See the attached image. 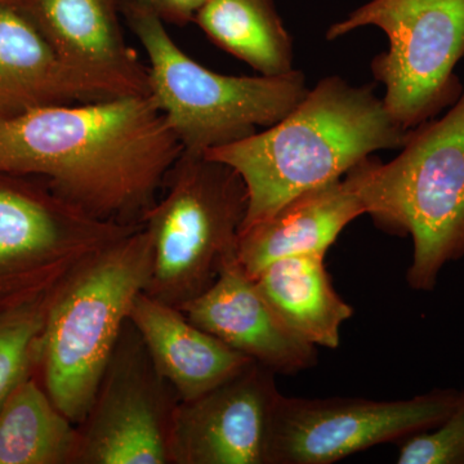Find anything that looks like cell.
Here are the masks:
<instances>
[{
    "label": "cell",
    "instance_id": "1",
    "mask_svg": "<svg viewBox=\"0 0 464 464\" xmlns=\"http://www.w3.org/2000/svg\"><path fill=\"white\" fill-rule=\"evenodd\" d=\"M183 148L150 94L0 115V172L39 174L88 215L141 226Z\"/></svg>",
    "mask_w": 464,
    "mask_h": 464
},
{
    "label": "cell",
    "instance_id": "2",
    "mask_svg": "<svg viewBox=\"0 0 464 464\" xmlns=\"http://www.w3.org/2000/svg\"><path fill=\"white\" fill-rule=\"evenodd\" d=\"M411 133L390 115L375 84L329 75L282 121L206 155L234 168L246 183V230L302 192L341 179L375 151L401 149Z\"/></svg>",
    "mask_w": 464,
    "mask_h": 464
},
{
    "label": "cell",
    "instance_id": "3",
    "mask_svg": "<svg viewBox=\"0 0 464 464\" xmlns=\"http://www.w3.org/2000/svg\"><path fill=\"white\" fill-rule=\"evenodd\" d=\"M344 179L378 227L411 237L406 280L432 292L444 266L464 257V87L444 115L411 130L393 160L372 155Z\"/></svg>",
    "mask_w": 464,
    "mask_h": 464
},
{
    "label": "cell",
    "instance_id": "4",
    "mask_svg": "<svg viewBox=\"0 0 464 464\" xmlns=\"http://www.w3.org/2000/svg\"><path fill=\"white\" fill-rule=\"evenodd\" d=\"M151 271L152 241L142 225L101 250L54 290L38 365L43 387L72 423L87 414Z\"/></svg>",
    "mask_w": 464,
    "mask_h": 464
},
{
    "label": "cell",
    "instance_id": "5",
    "mask_svg": "<svg viewBox=\"0 0 464 464\" xmlns=\"http://www.w3.org/2000/svg\"><path fill=\"white\" fill-rule=\"evenodd\" d=\"M127 25L149 58V94L185 151L206 154L282 121L306 96L304 72L234 76L185 53L166 25L136 0H121Z\"/></svg>",
    "mask_w": 464,
    "mask_h": 464
},
{
    "label": "cell",
    "instance_id": "6",
    "mask_svg": "<svg viewBox=\"0 0 464 464\" xmlns=\"http://www.w3.org/2000/svg\"><path fill=\"white\" fill-rule=\"evenodd\" d=\"M246 212L248 191L234 168L183 150L143 218L152 241L145 292L177 308L206 292L237 258Z\"/></svg>",
    "mask_w": 464,
    "mask_h": 464
},
{
    "label": "cell",
    "instance_id": "7",
    "mask_svg": "<svg viewBox=\"0 0 464 464\" xmlns=\"http://www.w3.org/2000/svg\"><path fill=\"white\" fill-rule=\"evenodd\" d=\"M365 26L389 38L371 70L396 123L413 130L457 102L464 87L456 74L464 57V0H371L325 36L335 41Z\"/></svg>",
    "mask_w": 464,
    "mask_h": 464
},
{
    "label": "cell",
    "instance_id": "8",
    "mask_svg": "<svg viewBox=\"0 0 464 464\" xmlns=\"http://www.w3.org/2000/svg\"><path fill=\"white\" fill-rule=\"evenodd\" d=\"M179 401L128 320L90 409L76 424L72 464H172L170 439Z\"/></svg>",
    "mask_w": 464,
    "mask_h": 464
},
{
    "label": "cell",
    "instance_id": "9",
    "mask_svg": "<svg viewBox=\"0 0 464 464\" xmlns=\"http://www.w3.org/2000/svg\"><path fill=\"white\" fill-rule=\"evenodd\" d=\"M463 391L411 399H304L283 393L275 409L268 464H332L384 442L430 431L462 404Z\"/></svg>",
    "mask_w": 464,
    "mask_h": 464
},
{
    "label": "cell",
    "instance_id": "10",
    "mask_svg": "<svg viewBox=\"0 0 464 464\" xmlns=\"http://www.w3.org/2000/svg\"><path fill=\"white\" fill-rule=\"evenodd\" d=\"M141 226L102 221L53 191L0 183V283L45 295Z\"/></svg>",
    "mask_w": 464,
    "mask_h": 464
},
{
    "label": "cell",
    "instance_id": "11",
    "mask_svg": "<svg viewBox=\"0 0 464 464\" xmlns=\"http://www.w3.org/2000/svg\"><path fill=\"white\" fill-rule=\"evenodd\" d=\"M273 371L250 362L174 414L172 464H268L280 392Z\"/></svg>",
    "mask_w": 464,
    "mask_h": 464
},
{
    "label": "cell",
    "instance_id": "12",
    "mask_svg": "<svg viewBox=\"0 0 464 464\" xmlns=\"http://www.w3.org/2000/svg\"><path fill=\"white\" fill-rule=\"evenodd\" d=\"M179 310L232 350L276 374H297L317 362L314 344L290 331L237 258L216 282Z\"/></svg>",
    "mask_w": 464,
    "mask_h": 464
},
{
    "label": "cell",
    "instance_id": "13",
    "mask_svg": "<svg viewBox=\"0 0 464 464\" xmlns=\"http://www.w3.org/2000/svg\"><path fill=\"white\" fill-rule=\"evenodd\" d=\"M143 94L63 60L16 3L0 7V115Z\"/></svg>",
    "mask_w": 464,
    "mask_h": 464
},
{
    "label": "cell",
    "instance_id": "14",
    "mask_svg": "<svg viewBox=\"0 0 464 464\" xmlns=\"http://www.w3.org/2000/svg\"><path fill=\"white\" fill-rule=\"evenodd\" d=\"M63 60L149 94L148 66L125 41L121 0H17Z\"/></svg>",
    "mask_w": 464,
    "mask_h": 464
},
{
    "label": "cell",
    "instance_id": "15",
    "mask_svg": "<svg viewBox=\"0 0 464 464\" xmlns=\"http://www.w3.org/2000/svg\"><path fill=\"white\" fill-rule=\"evenodd\" d=\"M365 207L344 176L302 192L265 221L241 231L237 259L256 279L268 265L295 256L328 252Z\"/></svg>",
    "mask_w": 464,
    "mask_h": 464
},
{
    "label": "cell",
    "instance_id": "16",
    "mask_svg": "<svg viewBox=\"0 0 464 464\" xmlns=\"http://www.w3.org/2000/svg\"><path fill=\"white\" fill-rule=\"evenodd\" d=\"M130 319L181 401L215 389L253 362L146 292L137 297Z\"/></svg>",
    "mask_w": 464,
    "mask_h": 464
},
{
    "label": "cell",
    "instance_id": "17",
    "mask_svg": "<svg viewBox=\"0 0 464 464\" xmlns=\"http://www.w3.org/2000/svg\"><path fill=\"white\" fill-rule=\"evenodd\" d=\"M324 258L304 255L279 259L255 282L290 331L315 347L334 350L353 308L335 292Z\"/></svg>",
    "mask_w": 464,
    "mask_h": 464
},
{
    "label": "cell",
    "instance_id": "18",
    "mask_svg": "<svg viewBox=\"0 0 464 464\" xmlns=\"http://www.w3.org/2000/svg\"><path fill=\"white\" fill-rule=\"evenodd\" d=\"M194 23L208 39L259 75L293 72V39L274 0H207Z\"/></svg>",
    "mask_w": 464,
    "mask_h": 464
},
{
    "label": "cell",
    "instance_id": "19",
    "mask_svg": "<svg viewBox=\"0 0 464 464\" xmlns=\"http://www.w3.org/2000/svg\"><path fill=\"white\" fill-rule=\"evenodd\" d=\"M78 430L27 378L0 408V464H72Z\"/></svg>",
    "mask_w": 464,
    "mask_h": 464
},
{
    "label": "cell",
    "instance_id": "20",
    "mask_svg": "<svg viewBox=\"0 0 464 464\" xmlns=\"http://www.w3.org/2000/svg\"><path fill=\"white\" fill-rule=\"evenodd\" d=\"M56 289L24 302L0 317V408L38 364L48 308Z\"/></svg>",
    "mask_w": 464,
    "mask_h": 464
},
{
    "label": "cell",
    "instance_id": "21",
    "mask_svg": "<svg viewBox=\"0 0 464 464\" xmlns=\"http://www.w3.org/2000/svg\"><path fill=\"white\" fill-rule=\"evenodd\" d=\"M396 463L464 464V400L436 429L402 440Z\"/></svg>",
    "mask_w": 464,
    "mask_h": 464
},
{
    "label": "cell",
    "instance_id": "22",
    "mask_svg": "<svg viewBox=\"0 0 464 464\" xmlns=\"http://www.w3.org/2000/svg\"><path fill=\"white\" fill-rule=\"evenodd\" d=\"M143 7L154 12L164 24L186 26L194 23L198 12L207 0H136Z\"/></svg>",
    "mask_w": 464,
    "mask_h": 464
},
{
    "label": "cell",
    "instance_id": "23",
    "mask_svg": "<svg viewBox=\"0 0 464 464\" xmlns=\"http://www.w3.org/2000/svg\"><path fill=\"white\" fill-rule=\"evenodd\" d=\"M17 0H0V7L2 5H9V3H16Z\"/></svg>",
    "mask_w": 464,
    "mask_h": 464
}]
</instances>
